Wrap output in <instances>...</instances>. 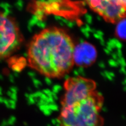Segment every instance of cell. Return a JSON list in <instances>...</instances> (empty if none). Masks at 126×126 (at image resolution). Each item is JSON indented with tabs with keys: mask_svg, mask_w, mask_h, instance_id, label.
<instances>
[{
	"mask_svg": "<svg viewBox=\"0 0 126 126\" xmlns=\"http://www.w3.org/2000/svg\"><path fill=\"white\" fill-rule=\"evenodd\" d=\"M21 34L10 17L0 13V58L9 56L20 45Z\"/></svg>",
	"mask_w": 126,
	"mask_h": 126,
	"instance_id": "cell-3",
	"label": "cell"
},
{
	"mask_svg": "<svg viewBox=\"0 0 126 126\" xmlns=\"http://www.w3.org/2000/svg\"><path fill=\"white\" fill-rule=\"evenodd\" d=\"M97 56L96 48L88 42H81L74 47L73 63L81 67L93 64L95 62Z\"/></svg>",
	"mask_w": 126,
	"mask_h": 126,
	"instance_id": "cell-5",
	"label": "cell"
},
{
	"mask_svg": "<svg viewBox=\"0 0 126 126\" xmlns=\"http://www.w3.org/2000/svg\"><path fill=\"white\" fill-rule=\"evenodd\" d=\"M94 12L106 21L118 23L126 16V0H84Z\"/></svg>",
	"mask_w": 126,
	"mask_h": 126,
	"instance_id": "cell-4",
	"label": "cell"
},
{
	"mask_svg": "<svg viewBox=\"0 0 126 126\" xmlns=\"http://www.w3.org/2000/svg\"><path fill=\"white\" fill-rule=\"evenodd\" d=\"M74 43L62 29L50 27L36 35L30 43L31 67L48 77H60L73 66Z\"/></svg>",
	"mask_w": 126,
	"mask_h": 126,
	"instance_id": "cell-1",
	"label": "cell"
},
{
	"mask_svg": "<svg viewBox=\"0 0 126 126\" xmlns=\"http://www.w3.org/2000/svg\"><path fill=\"white\" fill-rule=\"evenodd\" d=\"M102 97L94 92L90 95L67 104H62L60 126H102L100 111Z\"/></svg>",
	"mask_w": 126,
	"mask_h": 126,
	"instance_id": "cell-2",
	"label": "cell"
},
{
	"mask_svg": "<svg viewBox=\"0 0 126 126\" xmlns=\"http://www.w3.org/2000/svg\"><path fill=\"white\" fill-rule=\"evenodd\" d=\"M126 20L125 18L118 22V24L116 29V34L118 38L122 40L126 39Z\"/></svg>",
	"mask_w": 126,
	"mask_h": 126,
	"instance_id": "cell-6",
	"label": "cell"
}]
</instances>
